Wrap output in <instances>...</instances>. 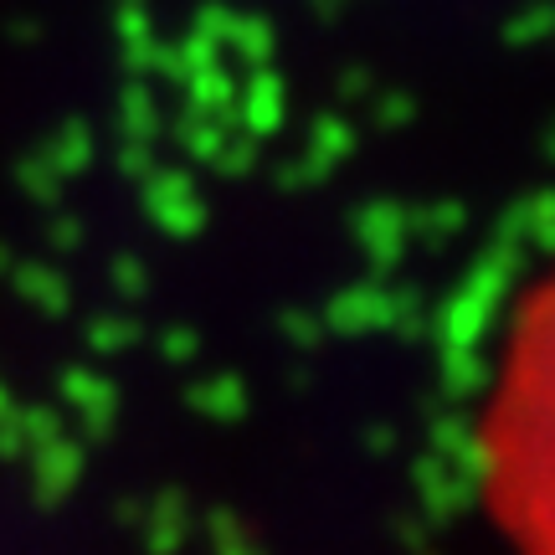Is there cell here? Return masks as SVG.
<instances>
[{"label": "cell", "mask_w": 555, "mask_h": 555, "mask_svg": "<svg viewBox=\"0 0 555 555\" xmlns=\"http://www.w3.org/2000/svg\"><path fill=\"white\" fill-rule=\"evenodd\" d=\"M478 478L515 555H555V262L515 309L478 412Z\"/></svg>", "instance_id": "cell-1"}]
</instances>
